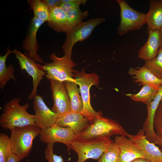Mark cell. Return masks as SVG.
<instances>
[{
  "instance_id": "4dcf8cb0",
  "label": "cell",
  "mask_w": 162,
  "mask_h": 162,
  "mask_svg": "<svg viewBox=\"0 0 162 162\" xmlns=\"http://www.w3.org/2000/svg\"><path fill=\"white\" fill-rule=\"evenodd\" d=\"M154 128L156 135L162 136V101L160 103L155 115Z\"/></svg>"
},
{
  "instance_id": "74e56055",
  "label": "cell",
  "mask_w": 162,
  "mask_h": 162,
  "mask_svg": "<svg viewBox=\"0 0 162 162\" xmlns=\"http://www.w3.org/2000/svg\"><path fill=\"white\" fill-rule=\"evenodd\" d=\"M26 162H30V161L29 160H26Z\"/></svg>"
},
{
  "instance_id": "5b68a950",
  "label": "cell",
  "mask_w": 162,
  "mask_h": 162,
  "mask_svg": "<svg viewBox=\"0 0 162 162\" xmlns=\"http://www.w3.org/2000/svg\"><path fill=\"white\" fill-rule=\"evenodd\" d=\"M74 78L79 86L83 103V108L80 113L89 120L90 124L96 117L102 114L100 111H95L90 103V89L92 86H98L99 77L95 73L86 74L84 69H82L81 71L75 70Z\"/></svg>"
},
{
  "instance_id": "f1b7e54d",
  "label": "cell",
  "mask_w": 162,
  "mask_h": 162,
  "mask_svg": "<svg viewBox=\"0 0 162 162\" xmlns=\"http://www.w3.org/2000/svg\"><path fill=\"white\" fill-rule=\"evenodd\" d=\"M12 153L10 138L6 134H0V162H7Z\"/></svg>"
},
{
  "instance_id": "4316f807",
  "label": "cell",
  "mask_w": 162,
  "mask_h": 162,
  "mask_svg": "<svg viewBox=\"0 0 162 162\" xmlns=\"http://www.w3.org/2000/svg\"><path fill=\"white\" fill-rule=\"evenodd\" d=\"M66 15L68 30L80 24L89 16L87 11H82L80 8L71 10Z\"/></svg>"
},
{
  "instance_id": "7402d4cb",
  "label": "cell",
  "mask_w": 162,
  "mask_h": 162,
  "mask_svg": "<svg viewBox=\"0 0 162 162\" xmlns=\"http://www.w3.org/2000/svg\"><path fill=\"white\" fill-rule=\"evenodd\" d=\"M70 103L71 112L80 113L83 108V103L79 88L75 82H64Z\"/></svg>"
},
{
  "instance_id": "6da1fadb",
  "label": "cell",
  "mask_w": 162,
  "mask_h": 162,
  "mask_svg": "<svg viewBox=\"0 0 162 162\" xmlns=\"http://www.w3.org/2000/svg\"><path fill=\"white\" fill-rule=\"evenodd\" d=\"M21 99L16 98L7 102L4 106L3 112L0 117V125L3 129L10 130L14 128L36 124L34 115L27 111L29 104H20Z\"/></svg>"
},
{
  "instance_id": "e575fe53",
  "label": "cell",
  "mask_w": 162,
  "mask_h": 162,
  "mask_svg": "<svg viewBox=\"0 0 162 162\" xmlns=\"http://www.w3.org/2000/svg\"><path fill=\"white\" fill-rule=\"evenodd\" d=\"M153 143L159 146L160 147V149L162 151V136L157 135Z\"/></svg>"
},
{
  "instance_id": "4fadbf2b",
  "label": "cell",
  "mask_w": 162,
  "mask_h": 162,
  "mask_svg": "<svg viewBox=\"0 0 162 162\" xmlns=\"http://www.w3.org/2000/svg\"><path fill=\"white\" fill-rule=\"evenodd\" d=\"M33 99L35 124L41 130L55 124L58 116L48 107L42 97L40 95H37Z\"/></svg>"
},
{
  "instance_id": "2e32d148",
  "label": "cell",
  "mask_w": 162,
  "mask_h": 162,
  "mask_svg": "<svg viewBox=\"0 0 162 162\" xmlns=\"http://www.w3.org/2000/svg\"><path fill=\"white\" fill-rule=\"evenodd\" d=\"M114 142L118 145L119 149L118 162H130L138 158H146L136 146L126 136H117Z\"/></svg>"
},
{
  "instance_id": "d6a6232c",
  "label": "cell",
  "mask_w": 162,
  "mask_h": 162,
  "mask_svg": "<svg viewBox=\"0 0 162 162\" xmlns=\"http://www.w3.org/2000/svg\"><path fill=\"white\" fill-rule=\"evenodd\" d=\"M46 4L49 9L58 6L62 2L61 0H42Z\"/></svg>"
},
{
  "instance_id": "e0dca14e",
  "label": "cell",
  "mask_w": 162,
  "mask_h": 162,
  "mask_svg": "<svg viewBox=\"0 0 162 162\" xmlns=\"http://www.w3.org/2000/svg\"><path fill=\"white\" fill-rule=\"evenodd\" d=\"M148 32L147 40L141 47L138 55L139 58L145 61L154 58L162 46V34L160 30H150Z\"/></svg>"
},
{
  "instance_id": "f546056e",
  "label": "cell",
  "mask_w": 162,
  "mask_h": 162,
  "mask_svg": "<svg viewBox=\"0 0 162 162\" xmlns=\"http://www.w3.org/2000/svg\"><path fill=\"white\" fill-rule=\"evenodd\" d=\"M62 3L58 7L65 13L75 9L80 8L81 4H85L87 0H61Z\"/></svg>"
},
{
  "instance_id": "3957f363",
  "label": "cell",
  "mask_w": 162,
  "mask_h": 162,
  "mask_svg": "<svg viewBox=\"0 0 162 162\" xmlns=\"http://www.w3.org/2000/svg\"><path fill=\"white\" fill-rule=\"evenodd\" d=\"M113 142L110 137L77 138L70 142V149L77 154L76 162H84L89 159L98 160Z\"/></svg>"
},
{
  "instance_id": "d4e9b609",
  "label": "cell",
  "mask_w": 162,
  "mask_h": 162,
  "mask_svg": "<svg viewBox=\"0 0 162 162\" xmlns=\"http://www.w3.org/2000/svg\"><path fill=\"white\" fill-rule=\"evenodd\" d=\"M27 2L33 10L34 16L45 22L49 21V9L46 3L40 0H28Z\"/></svg>"
},
{
  "instance_id": "8d00e7d4",
  "label": "cell",
  "mask_w": 162,
  "mask_h": 162,
  "mask_svg": "<svg viewBox=\"0 0 162 162\" xmlns=\"http://www.w3.org/2000/svg\"><path fill=\"white\" fill-rule=\"evenodd\" d=\"M160 30L162 34V28Z\"/></svg>"
},
{
  "instance_id": "cb8c5ba5",
  "label": "cell",
  "mask_w": 162,
  "mask_h": 162,
  "mask_svg": "<svg viewBox=\"0 0 162 162\" xmlns=\"http://www.w3.org/2000/svg\"><path fill=\"white\" fill-rule=\"evenodd\" d=\"M9 47H8L4 55L0 56V87L2 90L7 82L10 79L13 80L16 82L14 75L15 70L14 67L12 64H10L7 67L6 65V61L8 56L13 53V50H10Z\"/></svg>"
},
{
  "instance_id": "9a60e30c",
  "label": "cell",
  "mask_w": 162,
  "mask_h": 162,
  "mask_svg": "<svg viewBox=\"0 0 162 162\" xmlns=\"http://www.w3.org/2000/svg\"><path fill=\"white\" fill-rule=\"evenodd\" d=\"M55 124L61 127L70 128L77 137L89 126L90 122L80 113L70 111L58 116Z\"/></svg>"
},
{
  "instance_id": "52a82bcc",
  "label": "cell",
  "mask_w": 162,
  "mask_h": 162,
  "mask_svg": "<svg viewBox=\"0 0 162 162\" xmlns=\"http://www.w3.org/2000/svg\"><path fill=\"white\" fill-rule=\"evenodd\" d=\"M120 8V21L117 30L120 35L140 29L146 24L147 14L134 9L124 0H117Z\"/></svg>"
},
{
  "instance_id": "9c48e42d",
  "label": "cell",
  "mask_w": 162,
  "mask_h": 162,
  "mask_svg": "<svg viewBox=\"0 0 162 162\" xmlns=\"http://www.w3.org/2000/svg\"><path fill=\"white\" fill-rule=\"evenodd\" d=\"M13 53L18 60L22 71L25 70L32 78V89L28 99L29 100L33 99L37 95L38 86L46 72L43 70L42 65L37 64L32 58L26 54L22 53L16 49L13 50Z\"/></svg>"
},
{
  "instance_id": "ffe728a7",
  "label": "cell",
  "mask_w": 162,
  "mask_h": 162,
  "mask_svg": "<svg viewBox=\"0 0 162 162\" xmlns=\"http://www.w3.org/2000/svg\"><path fill=\"white\" fill-rule=\"evenodd\" d=\"M150 8L147 13V30H160L162 28V0L149 1Z\"/></svg>"
},
{
  "instance_id": "603a6c76",
  "label": "cell",
  "mask_w": 162,
  "mask_h": 162,
  "mask_svg": "<svg viewBox=\"0 0 162 162\" xmlns=\"http://www.w3.org/2000/svg\"><path fill=\"white\" fill-rule=\"evenodd\" d=\"M142 86L140 91L137 93L127 94L126 95L134 101L142 102L147 105L156 96L160 86L149 84Z\"/></svg>"
},
{
  "instance_id": "8992f818",
  "label": "cell",
  "mask_w": 162,
  "mask_h": 162,
  "mask_svg": "<svg viewBox=\"0 0 162 162\" xmlns=\"http://www.w3.org/2000/svg\"><path fill=\"white\" fill-rule=\"evenodd\" d=\"M50 58L52 62L42 65L47 79L62 82H75L73 68L77 64L73 62L71 56L64 55L59 57L52 53Z\"/></svg>"
},
{
  "instance_id": "f35d334b",
  "label": "cell",
  "mask_w": 162,
  "mask_h": 162,
  "mask_svg": "<svg viewBox=\"0 0 162 162\" xmlns=\"http://www.w3.org/2000/svg\"><path fill=\"white\" fill-rule=\"evenodd\" d=\"M161 101H162V100H161Z\"/></svg>"
},
{
  "instance_id": "277c9868",
  "label": "cell",
  "mask_w": 162,
  "mask_h": 162,
  "mask_svg": "<svg viewBox=\"0 0 162 162\" xmlns=\"http://www.w3.org/2000/svg\"><path fill=\"white\" fill-rule=\"evenodd\" d=\"M129 134L115 120L104 117L103 114L96 117L89 126L77 136L88 139L110 136L114 135L128 137Z\"/></svg>"
},
{
  "instance_id": "d6986e66",
  "label": "cell",
  "mask_w": 162,
  "mask_h": 162,
  "mask_svg": "<svg viewBox=\"0 0 162 162\" xmlns=\"http://www.w3.org/2000/svg\"><path fill=\"white\" fill-rule=\"evenodd\" d=\"M127 73L139 86L147 84L158 86H162V80L155 76L145 65L141 67L130 68Z\"/></svg>"
},
{
  "instance_id": "44dd1931",
  "label": "cell",
  "mask_w": 162,
  "mask_h": 162,
  "mask_svg": "<svg viewBox=\"0 0 162 162\" xmlns=\"http://www.w3.org/2000/svg\"><path fill=\"white\" fill-rule=\"evenodd\" d=\"M49 9L48 26L58 32H66L68 30L66 13L58 6Z\"/></svg>"
},
{
  "instance_id": "7a4b0ae2",
  "label": "cell",
  "mask_w": 162,
  "mask_h": 162,
  "mask_svg": "<svg viewBox=\"0 0 162 162\" xmlns=\"http://www.w3.org/2000/svg\"><path fill=\"white\" fill-rule=\"evenodd\" d=\"M41 130L36 124L16 128L10 130L12 153L17 156L20 161L29 155L33 141L39 135Z\"/></svg>"
},
{
  "instance_id": "1f68e13d",
  "label": "cell",
  "mask_w": 162,
  "mask_h": 162,
  "mask_svg": "<svg viewBox=\"0 0 162 162\" xmlns=\"http://www.w3.org/2000/svg\"><path fill=\"white\" fill-rule=\"evenodd\" d=\"M54 143L47 144L44 151V155L47 162H64L62 155L55 154L53 151Z\"/></svg>"
},
{
  "instance_id": "d590c367",
  "label": "cell",
  "mask_w": 162,
  "mask_h": 162,
  "mask_svg": "<svg viewBox=\"0 0 162 162\" xmlns=\"http://www.w3.org/2000/svg\"><path fill=\"white\" fill-rule=\"evenodd\" d=\"M130 162H151L145 158H139L136 159Z\"/></svg>"
},
{
  "instance_id": "5bb4252c",
  "label": "cell",
  "mask_w": 162,
  "mask_h": 162,
  "mask_svg": "<svg viewBox=\"0 0 162 162\" xmlns=\"http://www.w3.org/2000/svg\"><path fill=\"white\" fill-rule=\"evenodd\" d=\"M141 151L145 158L151 162H162V152L153 142L148 141L142 129L140 130L136 134L128 136Z\"/></svg>"
},
{
  "instance_id": "8fae6325",
  "label": "cell",
  "mask_w": 162,
  "mask_h": 162,
  "mask_svg": "<svg viewBox=\"0 0 162 162\" xmlns=\"http://www.w3.org/2000/svg\"><path fill=\"white\" fill-rule=\"evenodd\" d=\"M53 104L51 110L58 116L70 112V100L64 82L49 80Z\"/></svg>"
},
{
  "instance_id": "83f0119b",
  "label": "cell",
  "mask_w": 162,
  "mask_h": 162,
  "mask_svg": "<svg viewBox=\"0 0 162 162\" xmlns=\"http://www.w3.org/2000/svg\"><path fill=\"white\" fill-rule=\"evenodd\" d=\"M119 152L118 147L113 142L104 152L97 162H118Z\"/></svg>"
},
{
  "instance_id": "484cf974",
  "label": "cell",
  "mask_w": 162,
  "mask_h": 162,
  "mask_svg": "<svg viewBox=\"0 0 162 162\" xmlns=\"http://www.w3.org/2000/svg\"><path fill=\"white\" fill-rule=\"evenodd\" d=\"M157 77L162 80V46L154 58L145 61L144 65Z\"/></svg>"
},
{
  "instance_id": "30bf717a",
  "label": "cell",
  "mask_w": 162,
  "mask_h": 162,
  "mask_svg": "<svg viewBox=\"0 0 162 162\" xmlns=\"http://www.w3.org/2000/svg\"><path fill=\"white\" fill-rule=\"evenodd\" d=\"M40 140L47 144L58 142L65 144L68 151L70 150V142L77 138L76 136L70 128L59 126L56 124L41 130L39 134Z\"/></svg>"
},
{
  "instance_id": "836d02e7",
  "label": "cell",
  "mask_w": 162,
  "mask_h": 162,
  "mask_svg": "<svg viewBox=\"0 0 162 162\" xmlns=\"http://www.w3.org/2000/svg\"><path fill=\"white\" fill-rule=\"evenodd\" d=\"M19 158L14 154L12 153L10 155L7 162H20Z\"/></svg>"
},
{
  "instance_id": "7c38bea8",
  "label": "cell",
  "mask_w": 162,
  "mask_h": 162,
  "mask_svg": "<svg viewBox=\"0 0 162 162\" xmlns=\"http://www.w3.org/2000/svg\"><path fill=\"white\" fill-rule=\"evenodd\" d=\"M45 21L34 16L31 21L28 32L23 40L22 47L26 52V55L35 61L45 64L42 58L38 54L39 46L37 39V34L40 26Z\"/></svg>"
},
{
  "instance_id": "ac0fdd59",
  "label": "cell",
  "mask_w": 162,
  "mask_h": 162,
  "mask_svg": "<svg viewBox=\"0 0 162 162\" xmlns=\"http://www.w3.org/2000/svg\"><path fill=\"white\" fill-rule=\"evenodd\" d=\"M162 99V86L159 87L158 91L154 98L147 105V116L143 126L146 138L153 142L157 135L154 128V120L158 106Z\"/></svg>"
},
{
  "instance_id": "ba28073f",
  "label": "cell",
  "mask_w": 162,
  "mask_h": 162,
  "mask_svg": "<svg viewBox=\"0 0 162 162\" xmlns=\"http://www.w3.org/2000/svg\"><path fill=\"white\" fill-rule=\"evenodd\" d=\"M105 21V19L103 17L92 18L68 30L66 32V39L62 46L64 55L71 57L72 49L74 44L86 39L97 26Z\"/></svg>"
}]
</instances>
